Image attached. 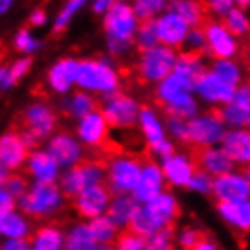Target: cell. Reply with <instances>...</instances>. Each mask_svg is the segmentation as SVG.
<instances>
[{"mask_svg":"<svg viewBox=\"0 0 250 250\" xmlns=\"http://www.w3.org/2000/svg\"><path fill=\"white\" fill-rule=\"evenodd\" d=\"M154 27L158 33V40L162 45L172 47V49L180 51L185 47V40L188 37L190 25L178 15V13L167 9L162 13L156 20H154Z\"/></svg>","mask_w":250,"mask_h":250,"instance_id":"22","label":"cell"},{"mask_svg":"<svg viewBox=\"0 0 250 250\" xmlns=\"http://www.w3.org/2000/svg\"><path fill=\"white\" fill-rule=\"evenodd\" d=\"M208 67L212 69L218 76H221L225 82H229L234 87H239L247 80V71L243 62L238 58H221V60H210Z\"/></svg>","mask_w":250,"mask_h":250,"instance_id":"33","label":"cell"},{"mask_svg":"<svg viewBox=\"0 0 250 250\" xmlns=\"http://www.w3.org/2000/svg\"><path fill=\"white\" fill-rule=\"evenodd\" d=\"M167 134L172 138L176 144L187 145L188 142V120L178 118V116H165Z\"/></svg>","mask_w":250,"mask_h":250,"instance_id":"48","label":"cell"},{"mask_svg":"<svg viewBox=\"0 0 250 250\" xmlns=\"http://www.w3.org/2000/svg\"><path fill=\"white\" fill-rule=\"evenodd\" d=\"M100 183H105V162L96 158H87L75 167L63 170L58 185L69 200H73L82 190Z\"/></svg>","mask_w":250,"mask_h":250,"instance_id":"10","label":"cell"},{"mask_svg":"<svg viewBox=\"0 0 250 250\" xmlns=\"http://www.w3.org/2000/svg\"><path fill=\"white\" fill-rule=\"evenodd\" d=\"M243 65L247 71V80H250V47H247L243 53Z\"/></svg>","mask_w":250,"mask_h":250,"instance_id":"59","label":"cell"},{"mask_svg":"<svg viewBox=\"0 0 250 250\" xmlns=\"http://www.w3.org/2000/svg\"><path fill=\"white\" fill-rule=\"evenodd\" d=\"M196 82L180 71H172L154 87V100L165 116L190 120L201 113V102L194 93Z\"/></svg>","mask_w":250,"mask_h":250,"instance_id":"2","label":"cell"},{"mask_svg":"<svg viewBox=\"0 0 250 250\" xmlns=\"http://www.w3.org/2000/svg\"><path fill=\"white\" fill-rule=\"evenodd\" d=\"M85 6H91V0H65L62 7L53 19V31L63 33L69 27V24L75 20V17Z\"/></svg>","mask_w":250,"mask_h":250,"instance_id":"37","label":"cell"},{"mask_svg":"<svg viewBox=\"0 0 250 250\" xmlns=\"http://www.w3.org/2000/svg\"><path fill=\"white\" fill-rule=\"evenodd\" d=\"M219 219L238 234L250 232V200L219 201L216 203Z\"/></svg>","mask_w":250,"mask_h":250,"instance_id":"26","label":"cell"},{"mask_svg":"<svg viewBox=\"0 0 250 250\" xmlns=\"http://www.w3.org/2000/svg\"><path fill=\"white\" fill-rule=\"evenodd\" d=\"M142 107L136 96L127 91H118L100 100V111L114 131H131L138 127Z\"/></svg>","mask_w":250,"mask_h":250,"instance_id":"8","label":"cell"},{"mask_svg":"<svg viewBox=\"0 0 250 250\" xmlns=\"http://www.w3.org/2000/svg\"><path fill=\"white\" fill-rule=\"evenodd\" d=\"M96 250H114V249H113V245H98Z\"/></svg>","mask_w":250,"mask_h":250,"instance_id":"62","label":"cell"},{"mask_svg":"<svg viewBox=\"0 0 250 250\" xmlns=\"http://www.w3.org/2000/svg\"><path fill=\"white\" fill-rule=\"evenodd\" d=\"M203 238H205V234L201 232V229L185 225L180 230H176V247L182 250H192Z\"/></svg>","mask_w":250,"mask_h":250,"instance_id":"45","label":"cell"},{"mask_svg":"<svg viewBox=\"0 0 250 250\" xmlns=\"http://www.w3.org/2000/svg\"><path fill=\"white\" fill-rule=\"evenodd\" d=\"M116 2H120V0H91V11L98 17H104Z\"/></svg>","mask_w":250,"mask_h":250,"instance_id":"57","label":"cell"},{"mask_svg":"<svg viewBox=\"0 0 250 250\" xmlns=\"http://www.w3.org/2000/svg\"><path fill=\"white\" fill-rule=\"evenodd\" d=\"M11 45L20 57H31L38 53V49L42 47V42H40V38L35 37V33L29 27H20L19 31L13 35Z\"/></svg>","mask_w":250,"mask_h":250,"instance_id":"39","label":"cell"},{"mask_svg":"<svg viewBox=\"0 0 250 250\" xmlns=\"http://www.w3.org/2000/svg\"><path fill=\"white\" fill-rule=\"evenodd\" d=\"M33 60L31 57H19L15 58L11 63H6L0 67V89L9 91L19 83L27 73L31 71Z\"/></svg>","mask_w":250,"mask_h":250,"instance_id":"34","label":"cell"},{"mask_svg":"<svg viewBox=\"0 0 250 250\" xmlns=\"http://www.w3.org/2000/svg\"><path fill=\"white\" fill-rule=\"evenodd\" d=\"M78 62L73 57H62L51 63L45 71V87L51 94H57L60 98L71 94L76 89L78 78Z\"/></svg>","mask_w":250,"mask_h":250,"instance_id":"17","label":"cell"},{"mask_svg":"<svg viewBox=\"0 0 250 250\" xmlns=\"http://www.w3.org/2000/svg\"><path fill=\"white\" fill-rule=\"evenodd\" d=\"M136 129L140 131V136L144 138L147 147L162 142L165 138H169V134H167V125H165V114L162 113L160 107H154V105L142 107Z\"/></svg>","mask_w":250,"mask_h":250,"instance_id":"24","label":"cell"},{"mask_svg":"<svg viewBox=\"0 0 250 250\" xmlns=\"http://www.w3.org/2000/svg\"><path fill=\"white\" fill-rule=\"evenodd\" d=\"M147 245V238L136 234L134 230L127 229V230L120 232L118 239L114 241L113 249L114 250H145Z\"/></svg>","mask_w":250,"mask_h":250,"instance_id":"47","label":"cell"},{"mask_svg":"<svg viewBox=\"0 0 250 250\" xmlns=\"http://www.w3.org/2000/svg\"><path fill=\"white\" fill-rule=\"evenodd\" d=\"M236 2V7H241V9H250V0H234Z\"/></svg>","mask_w":250,"mask_h":250,"instance_id":"61","label":"cell"},{"mask_svg":"<svg viewBox=\"0 0 250 250\" xmlns=\"http://www.w3.org/2000/svg\"><path fill=\"white\" fill-rule=\"evenodd\" d=\"M67 236V250H96L98 243L94 239L89 221H76L73 225H69V229L65 230Z\"/></svg>","mask_w":250,"mask_h":250,"instance_id":"35","label":"cell"},{"mask_svg":"<svg viewBox=\"0 0 250 250\" xmlns=\"http://www.w3.org/2000/svg\"><path fill=\"white\" fill-rule=\"evenodd\" d=\"M58 107H60L62 114L78 122V120L85 118L87 114L98 111L100 109V100H98V96H94V94L87 93V91L75 89L73 93L63 96L62 100L58 102Z\"/></svg>","mask_w":250,"mask_h":250,"instance_id":"27","label":"cell"},{"mask_svg":"<svg viewBox=\"0 0 250 250\" xmlns=\"http://www.w3.org/2000/svg\"><path fill=\"white\" fill-rule=\"evenodd\" d=\"M27 22H29L31 27H44V25L47 24V13H45V9H42V7L33 9V11L29 13Z\"/></svg>","mask_w":250,"mask_h":250,"instance_id":"56","label":"cell"},{"mask_svg":"<svg viewBox=\"0 0 250 250\" xmlns=\"http://www.w3.org/2000/svg\"><path fill=\"white\" fill-rule=\"evenodd\" d=\"M174 69L198 83L201 75L208 69V63L205 60V55H198V53H190V51H180V57H178Z\"/></svg>","mask_w":250,"mask_h":250,"instance_id":"36","label":"cell"},{"mask_svg":"<svg viewBox=\"0 0 250 250\" xmlns=\"http://www.w3.org/2000/svg\"><path fill=\"white\" fill-rule=\"evenodd\" d=\"M33 250H67V236L62 227L45 221L38 225L29 238Z\"/></svg>","mask_w":250,"mask_h":250,"instance_id":"29","label":"cell"},{"mask_svg":"<svg viewBox=\"0 0 250 250\" xmlns=\"http://www.w3.org/2000/svg\"><path fill=\"white\" fill-rule=\"evenodd\" d=\"M31 149L27 147L20 131H6L0 136V169L7 172L24 170Z\"/></svg>","mask_w":250,"mask_h":250,"instance_id":"21","label":"cell"},{"mask_svg":"<svg viewBox=\"0 0 250 250\" xmlns=\"http://www.w3.org/2000/svg\"><path fill=\"white\" fill-rule=\"evenodd\" d=\"M221 145L234 162L236 169L250 167V129H229Z\"/></svg>","mask_w":250,"mask_h":250,"instance_id":"28","label":"cell"},{"mask_svg":"<svg viewBox=\"0 0 250 250\" xmlns=\"http://www.w3.org/2000/svg\"><path fill=\"white\" fill-rule=\"evenodd\" d=\"M170 0H132V6L142 22H152L169 9Z\"/></svg>","mask_w":250,"mask_h":250,"instance_id":"40","label":"cell"},{"mask_svg":"<svg viewBox=\"0 0 250 250\" xmlns=\"http://www.w3.org/2000/svg\"><path fill=\"white\" fill-rule=\"evenodd\" d=\"M13 4H15V0H0V13H2V15L9 13V9L13 7Z\"/></svg>","mask_w":250,"mask_h":250,"instance_id":"60","label":"cell"},{"mask_svg":"<svg viewBox=\"0 0 250 250\" xmlns=\"http://www.w3.org/2000/svg\"><path fill=\"white\" fill-rule=\"evenodd\" d=\"M144 167V158L131 152H114L105 160V185L114 196L132 194Z\"/></svg>","mask_w":250,"mask_h":250,"instance_id":"6","label":"cell"},{"mask_svg":"<svg viewBox=\"0 0 250 250\" xmlns=\"http://www.w3.org/2000/svg\"><path fill=\"white\" fill-rule=\"evenodd\" d=\"M89 227H91V232H93V236L98 245H114V241L118 239L120 232H122L107 214L96 219H91Z\"/></svg>","mask_w":250,"mask_h":250,"instance_id":"38","label":"cell"},{"mask_svg":"<svg viewBox=\"0 0 250 250\" xmlns=\"http://www.w3.org/2000/svg\"><path fill=\"white\" fill-rule=\"evenodd\" d=\"M178 57H180V51L162 44L140 53L136 60V75L140 82H144L145 85L156 87L160 82H163L174 71Z\"/></svg>","mask_w":250,"mask_h":250,"instance_id":"7","label":"cell"},{"mask_svg":"<svg viewBox=\"0 0 250 250\" xmlns=\"http://www.w3.org/2000/svg\"><path fill=\"white\" fill-rule=\"evenodd\" d=\"M239 107H243L247 113H250V80H245L238 89H236V96L234 100Z\"/></svg>","mask_w":250,"mask_h":250,"instance_id":"53","label":"cell"},{"mask_svg":"<svg viewBox=\"0 0 250 250\" xmlns=\"http://www.w3.org/2000/svg\"><path fill=\"white\" fill-rule=\"evenodd\" d=\"M194 156H196L198 169L205 170V172H208L214 178L227 174V172L236 169V165L230 160V156L227 154V150L223 149V145H212V147L196 149L194 150Z\"/></svg>","mask_w":250,"mask_h":250,"instance_id":"25","label":"cell"},{"mask_svg":"<svg viewBox=\"0 0 250 250\" xmlns=\"http://www.w3.org/2000/svg\"><path fill=\"white\" fill-rule=\"evenodd\" d=\"M162 169L163 174L167 178L169 188H187L190 180L194 178L196 170H198V163L196 156L190 150H176L172 156L163 160Z\"/></svg>","mask_w":250,"mask_h":250,"instance_id":"19","label":"cell"},{"mask_svg":"<svg viewBox=\"0 0 250 250\" xmlns=\"http://www.w3.org/2000/svg\"><path fill=\"white\" fill-rule=\"evenodd\" d=\"M183 51H190V53H198V55L207 57V37L203 27H190Z\"/></svg>","mask_w":250,"mask_h":250,"instance_id":"50","label":"cell"},{"mask_svg":"<svg viewBox=\"0 0 250 250\" xmlns=\"http://www.w3.org/2000/svg\"><path fill=\"white\" fill-rule=\"evenodd\" d=\"M145 250H176L174 229H165L147 238Z\"/></svg>","mask_w":250,"mask_h":250,"instance_id":"46","label":"cell"},{"mask_svg":"<svg viewBox=\"0 0 250 250\" xmlns=\"http://www.w3.org/2000/svg\"><path fill=\"white\" fill-rule=\"evenodd\" d=\"M0 185H2L0 188H4L9 194H13L17 200H20L31 187V180L22 172H11L4 182H0Z\"/></svg>","mask_w":250,"mask_h":250,"instance_id":"44","label":"cell"},{"mask_svg":"<svg viewBox=\"0 0 250 250\" xmlns=\"http://www.w3.org/2000/svg\"><path fill=\"white\" fill-rule=\"evenodd\" d=\"M180 210H182L180 200L172 192V188H169L156 196L154 200L140 203L129 229L144 238H149L160 230L172 229L176 219L180 218Z\"/></svg>","mask_w":250,"mask_h":250,"instance_id":"4","label":"cell"},{"mask_svg":"<svg viewBox=\"0 0 250 250\" xmlns=\"http://www.w3.org/2000/svg\"><path fill=\"white\" fill-rule=\"evenodd\" d=\"M169 190V183L167 178L163 174L162 163L154 160V158H144V167H142V176L134 188V200L138 203H147V201L154 200L156 196Z\"/></svg>","mask_w":250,"mask_h":250,"instance_id":"18","label":"cell"},{"mask_svg":"<svg viewBox=\"0 0 250 250\" xmlns=\"http://www.w3.org/2000/svg\"><path fill=\"white\" fill-rule=\"evenodd\" d=\"M22 129L31 132L42 142H47L58 131V113L57 109L45 100H33L22 111Z\"/></svg>","mask_w":250,"mask_h":250,"instance_id":"11","label":"cell"},{"mask_svg":"<svg viewBox=\"0 0 250 250\" xmlns=\"http://www.w3.org/2000/svg\"><path fill=\"white\" fill-rule=\"evenodd\" d=\"M67 200L58 183H31L29 190L19 200V208L31 219L47 221L62 212Z\"/></svg>","mask_w":250,"mask_h":250,"instance_id":"5","label":"cell"},{"mask_svg":"<svg viewBox=\"0 0 250 250\" xmlns=\"http://www.w3.org/2000/svg\"><path fill=\"white\" fill-rule=\"evenodd\" d=\"M114 194L109 190L105 183L100 185H93V187L82 190L76 198H73V208H75L76 216L83 221H91L100 216H105L109 212V207L113 201Z\"/></svg>","mask_w":250,"mask_h":250,"instance_id":"15","label":"cell"},{"mask_svg":"<svg viewBox=\"0 0 250 250\" xmlns=\"http://www.w3.org/2000/svg\"><path fill=\"white\" fill-rule=\"evenodd\" d=\"M229 127L223 122L218 109L201 111L194 118L188 120V142L187 145L196 149L221 145L227 136Z\"/></svg>","mask_w":250,"mask_h":250,"instance_id":"9","label":"cell"},{"mask_svg":"<svg viewBox=\"0 0 250 250\" xmlns=\"http://www.w3.org/2000/svg\"><path fill=\"white\" fill-rule=\"evenodd\" d=\"M142 25L138 19L132 0H120L102 17V31L105 38V47L109 57L124 58L134 47L136 33Z\"/></svg>","mask_w":250,"mask_h":250,"instance_id":"1","label":"cell"},{"mask_svg":"<svg viewBox=\"0 0 250 250\" xmlns=\"http://www.w3.org/2000/svg\"><path fill=\"white\" fill-rule=\"evenodd\" d=\"M138 203L134 200L132 194H120V196H113L111 207H109V212L107 216L113 219L114 225L118 227L120 230H127L132 223V218L136 214Z\"/></svg>","mask_w":250,"mask_h":250,"instance_id":"31","label":"cell"},{"mask_svg":"<svg viewBox=\"0 0 250 250\" xmlns=\"http://www.w3.org/2000/svg\"><path fill=\"white\" fill-rule=\"evenodd\" d=\"M0 250H33L29 239H4Z\"/></svg>","mask_w":250,"mask_h":250,"instance_id":"55","label":"cell"},{"mask_svg":"<svg viewBox=\"0 0 250 250\" xmlns=\"http://www.w3.org/2000/svg\"><path fill=\"white\" fill-rule=\"evenodd\" d=\"M169 9L178 13L190 27H203V24L208 20L203 0H170Z\"/></svg>","mask_w":250,"mask_h":250,"instance_id":"32","label":"cell"},{"mask_svg":"<svg viewBox=\"0 0 250 250\" xmlns=\"http://www.w3.org/2000/svg\"><path fill=\"white\" fill-rule=\"evenodd\" d=\"M147 150H149L150 158H154L158 162H163V160H167V158L172 156L176 150H178V144H176L172 138H165L162 142L147 147Z\"/></svg>","mask_w":250,"mask_h":250,"instance_id":"51","label":"cell"},{"mask_svg":"<svg viewBox=\"0 0 250 250\" xmlns=\"http://www.w3.org/2000/svg\"><path fill=\"white\" fill-rule=\"evenodd\" d=\"M62 172V167L45 147L33 149L24 167V174L31 180V183H58Z\"/></svg>","mask_w":250,"mask_h":250,"instance_id":"20","label":"cell"},{"mask_svg":"<svg viewBox=\"0 0 250 250\" xmlns=\"http://www.w3.org/2000/svg\"><path fill=\"white\" fill-rule=\"evenodd\" d=\"M207 7V13L210 15V19L223 20L229 13L236 7L234 0H203Z\"/></svg>","mask_w":250,"mask_h":250,"instance_id":"52","label":"cell"},{"mask_svg":"<svg viewBox=\"0 0 250 250\" xmlns=\"http://www.w3.org/2000/svg\"><path fill=\"white\" fill-rule=\"evenodd\" d=\"M223 22H225L227 27H229L239 40H245V38L250 37V17H249V13H247V9L234 7L225 19H223Z\"/></svg>","mask_w":250,"mask_h":250,"instance_id":"41","label":"cell"},{"mask_svg":"<svg viewBox=\"0 0 250 250\" xmlns=\"http://www.w3.org/2000/svg\"><path fill=\"white\" fill-rule=\"evenodd\" d=\"M160 45V40H158V33L156 27H154V20L152 22H142L140 29L136 33V40H134V47H136L140 53L144 51H149L152 47Z\"/></svg>","mask_w":250,"mask_h":250,"instance_id":"43","label":"cell"},{"mask_svg":"<svg viewBox=\"0 0 250 250\" xmlns=\"http://www.w3.org/2000/svg\"><path fill=\"white\" fill-rule=\"evenodd\" d=\"M212 187H214V176H210L205 170L198 169L194 178L188 183V190L194 194H201V196H212Z\"/></svg>","mask_w":250,"mask_h":250,"instance_id":"49","label":"cell"},{"mask_svg":"<svg viewBox=\"0 0 250 250\" xmlns=\"http://www.w3.org/2000/svg\"><path fill=\"white\" fill-rule=\"evenodd\" d=\"M203 31L207 37V57L210 60L238 58L243 51L241 40L227 27L223 20L208 19L203 24Z\"/></svg>","mask_w":250,"mask_h":250,"instance_id":"12","label":"cell"},{"mask_svg":"<svg viewBox=\"0 0 250 250\" xmlns=\"http://www.w3.org/2000/svg\"><path fill=\"white\" fill-rule=\"evenodd\" d=\"M17 208H19V200L7 190L0 188V214L11 212V210H17Z\"/></svg>","mask_w":250,"mask_h":250,"instance_id":"54","label":"cell"},{"mask_svg":"<svg viewBox=\"0 0 250 250\" xmlns=\"http://www.w3.org/2000/svg\"><path fill=\"white\" fill-rule=\"evenodd\" d=\"M236 89L230 85L229 82H225L221 76H218L212 69L208 67L201 75V78L196 83L194 93L198 96V100L201 102V105H207L210 109H221V107L229 105L234 96H236Z\"/></svg>","mask_w":250,"mask_h":250,"instance_id":"13","label":"cell"},{"mask_svg":"<svg viewBox=\"0 0 250 250\" xmlns=\"http://www.w3.org/2000/svg\"><path fill=\"white\" fill-rule=\"evenodd\" d=\"M31 218L25 216L20 208L0 214V236L2 239H29L33 236Z\"/></svg>","mask_w":250,"mask_h":250,"instance_id":"30","label":"cell"},{"mask_svg":"<svg viewBox=\"0 0 250 250\" xmlns=\"http://www.w3.org/2000/svg\"><path fill=\"white\" fill-rule=\"evenodd\" d=\"M124 76L113 57H93L82 58L78 62V78L76 89L105 98L122 91Z\"/></svg>","mask_w":250,"mask_h":250,"instance_id":"3","label":"cell"},{"mask_svg":"<svg viewBox=\"0 0 250 250\" xmlns=\"http://www.w3.org/2000/svg\"><path fill=\"white\" fill-rule=\"evenodd\" d=\"M245 170V176H247V180H249V185H250V167H247V169H243Z\"/></svg>","mask_w":250,"mask_h":250,"instance_id":"63","label":"cell"},{"mask_svg":"<svg viewBox=\"0 0 250 250\" xmlns=\"http://www.w3.org/2000/svg\"><path fill=\"white\" fill-rule=\"evenodd\" d=\"M247 129H250V113H249V122H247Z\"/></svg>","mask_w":250,"mask_h":250,"instance_id":"64","label":"cell"},{"mask_svg":"<svg viewBox=\"0 0 250 250\" xmlns=\"http://www.w3.org/2000/svg\"><path fill=\"white\" fill-rule=\"evenodd\" d=\"M212 198L219 201H241L250 200V185L243 169H234L227 174L214 178Z\"/></svg>","mask_w":250,"mask_h":250,"instance_id":"23","label":"cell"},{"mask_svg":"<svg viewBox=\"0 0 250 250\" xmlns=\"http://www.w3.org/2000/svg\"><path fill=\"white\" fill-rule=\"evenodd\" d=\"M75 134L87 150L105 149L111 136V125L100 109L75 122Z\"/></svg>","mask_w":250,"mask_h":250,"instance_id":"16","label":"cell"},{"mask_svg":"<svg viewBox=\"0 0 250 250\" xmlns=\"http://www.w3.org/2000/svg\"><path fill=\"white\" fill-rule=\"evenodd\" d=\"M44 147L53 154V158L58 162L62 170H67L82 163L83 160H87L85 158V150L87 149L82 145V142L76 138L75 132L71 131H57L45 142Z\"/></svg>","mask_w":250,"mask_h":250,"instance_id":"14","label":"cell"},{"mask_svg":"<svg viewBox=\"0 0 250 250\" xmlns=\"http://www.w3.org/2000/svg\"><path fill=\"white\" fill-rule=\"evenodd\" d=\"M219 114L223 122L227 124L229 129H241V127H247V122H249V113L245 111L243 107H239L236 102H230L229 105L221 107L219 109Z\"/></svg>","mask_w":250,"mask_h":250,"instance_id":"42","label":"cell"},{"mask_svg":"<svg viewBox=\"0 0 250 250\" xmlns=\"http://www.w3.org/2000/svg\"><path fill=\"white\" fill-rule=\"evenodd\" d=\"M192 250H223L221 247H219V243L216 241V239L208 238V236H205V238L201 239L200 243L196 245Z\"/></svg>","mask_w":250,"mask_h":250,"instance_id":"58","label":"cell"}]
</instances>
